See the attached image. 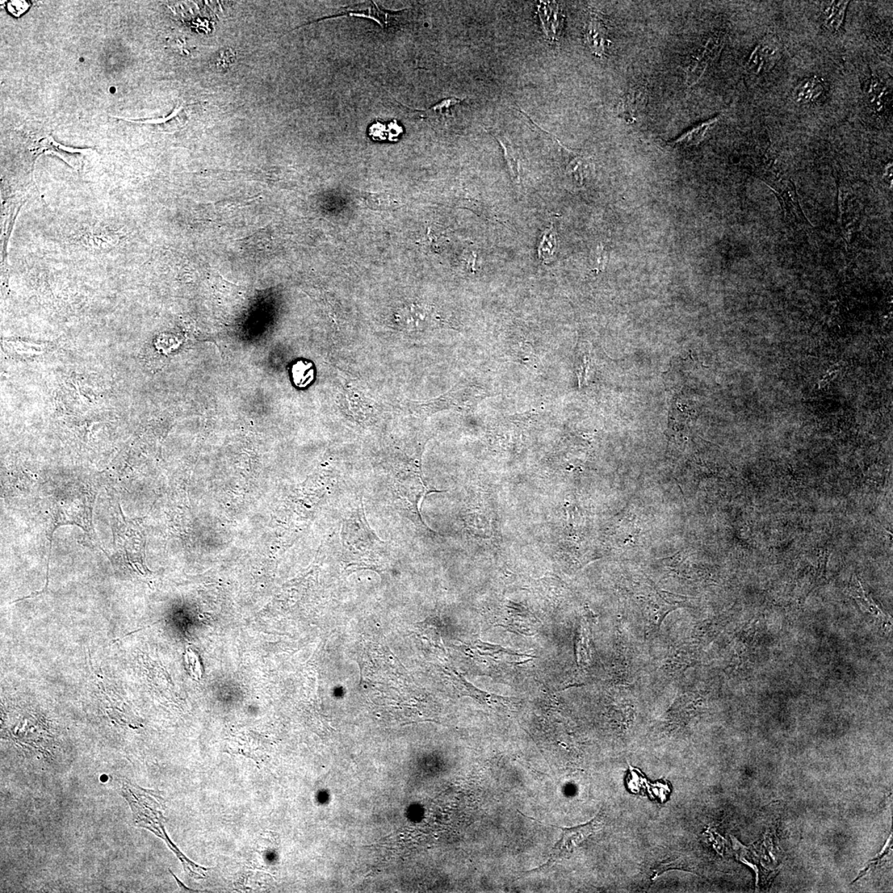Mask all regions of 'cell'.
Wrapping results in <instances>:
<instances>
[{
    "instance_id": "6da1fadb",
    "label": "cell",
    "mask_w": 893,
    "mask_h": 893,
    "mask_svg": "<svg viewBox=\"0 0 893 893\" xmlns=\"http://www.w3.org/2000/svg\"><path fill=\"white\" fill-rule=\"evenodd\" d=\"M602 827L603 816L598 815L584 825H577V827L572 828H559L563 834H561L560 840L553 847L547 862L544 865L537 867V869L527 871L523 874L543 873V872L548 870L556 863L569 858L570 855L582 842H584L586 838L597 832Z\"/></svg>"
},
{
    "instance_id": "7a4b0ae2",
    "label": "cell",
    "mask_w": 893,
    "mask_h": 893,
    "mask_svg": "<svg viewBox=\"0 0 893 893\" xmlns=\"http://www.w3.org/2000/svg\"><path fill=\"white\" fill-rule=\"evenodd\" d=\"M762 180L777 193L787 216L800 224H808V221L800 207L796 188L791 180L784 177L778 171L777 173L772 171H762Z\"/></svg>"
},
{
    "instance_id": "3957f363",
    "label": "cell",
    "mask_w": 893,
    "mask_h": 893,
    "mask_svg": "<svg viewBox=\"0 0 893 893\" xmlns=\"http://www.w3.org/2000/svg\"><path fill=\"white\" fill-rule=\"evenodd\" d=\"M724 44L722 35L712 36L701 49L691 56L685 68L686 82L689 86L695 85L701 79L708 67L720 56Z\"/></svg>"
},
{
    "instance_id": "277c9868",
    "label": "cell",
    "mask_w": 893,
    "mask_h": 893,
    "mask_svg": "<svg viewBox=\"0 0 893 893\" xmlns=\"http://www.w3.org/2000/svg\"><path fill=\"white\" fill-rule=\"evenodd\" d=\"M30 152L35 157V161L41 154H52L60 157L75 171H79L82 167L84 156L89 153L90 150L67 148L58 144L52 137H47L36 142L30 148Z\"/></svg>"
},
{
    "instance_id": "5b68a950",
    "label": "cell",
    "mask_w": 893,
    "mask_h": 893,
    "mask_svg": "<svg viewBox=\"0 0 893 893\" xmlns=\"http://www.w3.org/2000/svg\"><path fill=\"white\" fill-rule=\"evenodd\" d=\"M608 37H609L608 29L602 19L597 14L590 15L588 28H586V39L595 55L599 57L605 55L611 44Z\"/></svg>"
},
{
    "instance_id": "8992f818",
    "label": "cell",
    "mask_w": 893,
    "mask_h": 893,
    "mask_svg": "<svg viewBox=\"0 0 893 893\" xmlns=\"http://www.w3.org/2000/svg\"><path fill=\"white\" fill-rule=\"evenodd\" d=\"M647 93L644 88H635L624 96L619 106L620 115L630 123H634L643 115L647 106Z\"/></svg>"
},
{
    "instance_id": "52a82bcc",
    "label": "cell",
    "mask_w": 893,
    "mask_h": 893,
    "mask_svg": "<svg viewBox=\"0 0 893 893\" xmlns=\"http://www.w3.org/2000/svg\"><path fill=\"white\" fill-rule=\"evenodd\" d=\"M119 118V117H117ZM130 123L140 124L142 125L150 126L151 128L156 130L157 132L173 133L182 128L186 124L188 115L186 107L183 106H177L173 113L166 118L158 119H142L132 120L123 118H119Z\"/></svg>"
},
{
    "instance_id": "ba28073f",
    "label": "cell",
    "mask_w": 893,
    "mask_h": 893,
    "mask_svg": "<svg viewBox=\"0 0 893 893\" xmlns=\"http://www.w3.org/2000/svg\"><path fill=\"white\" fill-rule=\"evenodd\" d=\"M778 59V49L768 43H761L756 46L747 62L750 73L760 74L771 69Z\"/></svg>"
},
{
    "instance_id": "9c48e42d",
    "label": "cell",
    "mask_w": 893,
    "mask_h": 893,
    "mask_svg": "<svg viewBox=\"0 0 893 893\" xmlns=\"http://www.w3.org/2000/svg\"><path fill=\"white\" fill-rule=\"evenodd\" d=\"M825 3V8L821 12L823 26L832 32H838L845 22L847 8L849 2L832 1Z\"/></svg>"
},
{
    "instance_id": "30bf717a",
    "label": "cell",
    "mask_w": 893,
    "mask_h": 893,
    "mask_svg": "<svg viewBox=\"0 0 893 893\" xmlns=\"http://www.w3.org/2000/svg\"><path fill=\"white\" fill-rule=\"evenodd\" d=\"M824 91L823 84L818 78H807L796 88L795 97L800 103H815L823 95Z\"/></svg>"
},
{
    "instance_id": "8fae6325",
    "label": "cell",
    "mask_w": 893,
    "mask_h": 893,
    "mask_svg": "<svg viewBox=\"0 0 893 893\" xmlns=\"http://www.w3.org/2000/svg\"><path fill=\"white\" fill-rule=\"evenodd\" d=\"M719 119L720 116L704 122V123H702L701 124L695 126V127L690 129L689 131L682 134V135L679 137L678 140L671 142V144L678 146H683V148H690V146H698L701 144L704 138H705L708 130L713 127Z\"/></svg>"
},
{
    "instance_id": "7c38bea8",
    "label": "cell",
    "mask_w": 893,
    "mask_h": 893,
    "mask_svg": "<svg viewBox=\"0 0 893 893\" xmlns=\"http://www.w3.org/2000/svg\"><path fill=\"white\" fill-rule=\"evenodd\" d=\"M490 132L492 134L493 137H496L499 144L502 146L506 161L509 166L511 177H512L515 182L519 183V182H521V175H519V163L517 151L515 150L513 145L511 144L508 138H506L500 133L494 132L492 129L490 130Z\"/></svg>"
},
{
    "instance_id": "4fadbf2b",
    "label": "cell",
    "mask_w": 893,
    "mask_h": 893,
    "mask_svg": "<svg viewBox=\"0 0 893 893\" xmlns=\"http://www.w3.org/2000/svg\"><path fill=\"white\" fill-rule=\"evenodd\" d=\"M463 102V99L450 97L443 99L435 104L433 107L428 108L426 111H419L421 113V118L425 119H446L452 116V111L455 106H459Z\"/></svg>"
},
{
    "instance_id": "5bb4252c",
    "label": "cell",
    "mask_w": 893,
    "mask_h": 893,
    "mask_svg": "<svg viewBox=\"0 0 893 893\" xmlns=\"http://www.w3.org/2000/svg\"><path fill=\"white\" fill-rule=\"evenodd\" d=\"M557 232L552 225L545 230L539 243L538 254L541 261L545 263L551 262L557 253Z\"/></svg>"
},
{
    "instance_id": "9a60e30c",
    "label": "cell",
    "mask_w": 893,
    "mask_h": 893,
    "mask_svg": "<svg viewBox=\"0 0 893 893\" xmlns=\"http://www.w3.org/2000/svg\"><path fill=\"white\" fill-rule=\"evenodd\" d=\"M888 95L890 92L887 87L878 79H872L869 88V100L871 106L876 111H884L887 103Z\"/></svg>"
},
{
    "instance_id": "2e32d148",
    "label": "cell",
    "mask_w": 893,
    "mask_h": 893,
    "mask_svg": "<svg viewBox=\"0 0 893 893\" xmlns=\"http://www.w3.org/2000/svg\"><path fill=\"white\" fill-rule=\"evenodd\" d=\"M293 376H294V381L298 387H305L313 379L312 365L298 363L293 367Z\"/></svg>"
},
{
    "instance_id": "e0dca14e",
    "label": "cell",
    "mask_w": 893,
    "mask_h": 893,
    "mask_svg": "<svg viewBox=\"0 0 893 893\" xmlns=\"http://www.w3.org/2000/svg\"><path fill=\"white\" fill-rule=\"evenodd\" d=\"M571 157H572L570 159L567 165V173L570 175H573L577 180H579V182H582V179H584V165L585 159L580 156V155L573 152L571 153Z\"/></svg>"
},
{
    "instance_id": "ac0fdd59",
    "label": "cell",
    "mask_w": 893,
    "mask_h": 893,
    "mask_svg": "<svg viewBox=\"0 0 893 893\" xmlns=\"http://www.w3.org/2000/svg\"><path fill=\"white\" fill-rule=\"evenodd\" d=\"M891 842H892V834H891L890 838H888V840H887V843H886L885 846H884V848L882 849L881 853H880V854L878 855V857H877V856H876V858H874V859H873V861H871L869 863V865H867V866L865 867V870H862L861 873V874H859L858 877L856 879H855L854 882H856V881H858V880L859 878H863V875H865L867 873H869V871L870 870V869H871V867H874V866H875V865H878V863L880 861H881V859H882L884 856H885V855L888 853V851H890V850H887V849L888 848V847H890V846ZM854 882H853V883H854Z\"/></svg>"
},
{
    "instance_id": "d6986e66",
    "label": "cell",
    "mask_w": 893,
    "mask_h": 893,
    "mask_svg": "<svg viewBox=\"0 0 893 893\" xmlns=\"http://www.w3.org/2000/svg\"><path fill=\"white\" fill-rule=\"evenodd\" d=\"M7 7L12 15L19 17L28 10L30 4L26 1H10L8 2Z\"/></svg>"
},
{
    "instance_id": "ffe728a7",
    "label": "cell",
    "mask_w": 893,
    "mask_h": 893,
    "mask_svg": "<svg viewBox=\"0 0 893 893\" xmlns=\"http://www.w3.org/2000/svg\"><path fill=\"white\" fill-rule=\"evenodd\" d=\"M606 254L603 247H599L597 253V270L602 271L606 265Z\"/></svg>"
}]
</instances>
